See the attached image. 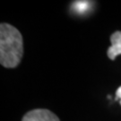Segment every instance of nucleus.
Instances as JSON below:
<instances>
[{"label":"nucleus","instance_id":"2","mask_svg":"<svg viewBox=\"0 0 121 121\" xmlns=\"http://www.w3.org/2000/svg\"><path fill=\"white\" fill-rule=\"evenodd\" d=\"M22 121H59V118L48 109H33L25 114Z\"/></svg>","mask_w":121,"mask_h":121},{"label":"nucleus","instance_id":"3","mask_svg":"<svg viewBox=\"0 0 121 121\" xmlns=\"http://www.w3.org/2000/svg\"><path fill=\"white\" fill-rule=\"evenodd\" d=\"M110 41L111 46L108 48L107 54L111 60H114L116 56L121 55V31H115L110 37Z\"/></svg>","mask_w":121,"mask_h":121},{"label":"nucleus","instance_id":"5","mask_svg":"<svg viewBox=\"0 0 121 121\" xmlns=\"http://www.w3.org/2000/svg\"><path fill=\"white\" fill-rule=\"evenodd\" d=\"M120 99V104H121V86L118 87V89L116 91V99Z\"/></svg>","mask_w":121,"mask_h":121},{"label":"nucleus","instance_id":"4","mask_svg":"<svg viewBox=\"0 0 121 121\" xmlns=\"http://www.w3.org/2000/svg\"><path fill=\"white\" fill-rule=\"evenodd\" d=\"M90 4L91 3L88 2V1H76V2L73 3V6L74 11L76 13H82L89 10V8H90Z\"/></svg>","mask_w":121,"mask_h":121},{"label":"nucleus","instance_id":"1","mask_svg":"<svg viewBox=\"0 0 121 121\" xmlns=\"http://www.w3.org/2000/svg\"><path fill=\"white\" fill-rule=\"evenodd\" d=\"M23 54V41L20 31L13 25H0V63L7 67L17 66Z\"/></svg>","mask_w":121,"mask_h":121}]
</instances>
